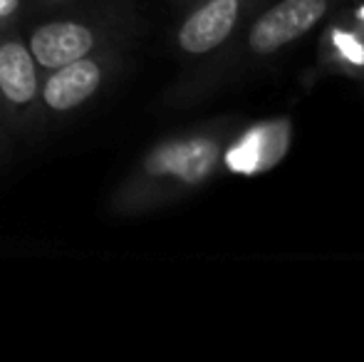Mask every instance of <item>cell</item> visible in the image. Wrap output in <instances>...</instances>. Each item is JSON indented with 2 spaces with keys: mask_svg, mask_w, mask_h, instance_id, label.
Wrapping results in <instances>:
<instances>
[{
  "mask_svg": "<svg viewBox=\"0 0 364 362\" xmlns=\"http://www.w3.org/2000/svg\"><path fill=\"white\" fill-rule=\"evenodd\" d=\"M15 144H18V139H15V137L10 134L3 124H0V166H3L5 161H8V156L13 154Z\"/></svg>",
  "mask_w": 364,
  "mask_h": 362,
  "instance_id": "cell-10",
  "label": "cell"
},
{
  "mask_svg": "<svg viewBox=\"0 0 364 362\" xmlns=\"http://www.w3.org/2000/svg\"><path fill=\"white\" fill-rule=\"evenodd\" d=\"M270 129H273V127H263V129H258V132H253V134H250V139L255 142V149H265V144H268V137H270ZM278 159V156L275 154H265V156H253V154H248L245 156V169H258V166H273V161Z\"/></svg>",
  "mask_w": 364,
  "mask_h": 362,
  "instance_id": "cell-8",
  "label": "cell"
},
{
  "mask_svg": "<svg viewBox=\"0 0 364 362\" xmlns=\"http://www.w3.org/2000/svg\"><path fill=\"white\" fill-rule=\"evenodd\" d=\"M238 0H206L183 18L176 30V45L183 55H208L230 38L238 23Z\"/></svg>",
  "mask_w": 364,
  "mask_h": 362,
  "instance_id": "cell-6",
  "label": "cell"
},
{
  "mask_svg": "<svg viewBox=\"0 0 364 362\" xmlns=\"http://www.w3.org/2000/svg\"><path fill=\"white\" fill-rule=\"evenodd\" d=\"M132 63V40L114 43L60 68L45 70L40 87L43 132H58L75 122L112 90Z\"/></svg>",
  "mask_w": 364,
  "mask_h": 362,
  "instance_id": "cell-3",
  "label": "cell"
},
{
  "mask_svg": "<svg viewBox=\"0 0 364 362\" xmlns=\"http://www.w3.org/2000/svg\"><path fill=\"white\" fill-rule=\"evenodd\" d=\"M45 70L30 53L23 25L0 33V124L20 142L43 139L40 87Z\"/></svg>",
  "mask_w": 364,
  "mask_h": 362,
  "instance_id": "cell-4",
  "label": "cell"
},
{
  "mask_svg": "<svg viewBox=\"0 0 364 362\" xmlns=\"http://www.w3.org/2000/svg\"><path fill=\"white\" fill-rule=\"evenodd\" d=\"M77 0H28V10H25V23L28 20H35L40 15H48L53 10H60L65 5H73Z\"/></svg>",
  "mask_w": 364,
  "mask_h": 362,
  "instance_id": "cell-9",
  "label": "cell"
},
{
  "mask_svg": "<svg viewBox=\"0 0 364 362\" xmlns=\"http://www.w3.org/2000/svg\"><path fill=\"white\" fill-rule=\"evenodd\" d=\"M23 35L40 68H60L114 43L134 40V0H77L23 23Z\"/></svg>",
  "mask_w": 364,
  "mask_h": 362,
  "instance_id": "cell-2",
  "label": "cell"
},
{
  "mask_svg": "<svg viewBox=\"0 0 364 362\" xmlns=\"http://www.w3.org/2000/svg\"><path fill=\"white\" fill-rule=\"evenodd\" d=\"M327 0H283L270 8L248 35L250 50L268 55L305 35L325 15Z\"/></svg>",
  "mask_w": 364,
  "mask_h": 362,
  "instance_id": "cell-5",
  "label": "cell"
},
{
  "mask_svg": "<svg viewBox=\"0 0 364 362\" xmlns=\"http://www.w3.org/2000/svg\"><path fill=\"white\" fill-rule=\"evenodd\" d=\"M28 0H0V33L25 23Z\"/></svg>",
  "mask_w": 364,
  "mask_h": 362,
  "instance_id": "cell-7",
  "label": "cell"
},
{
  "mask_svg": "<svg viewBox=\"0 0 364 362\" xmlns=\"http://www.w3.org/2000/svg\"><path fill=\"white\" fill-rule=\"evenodd\" d=\"M220 161V142L213 134L171 137L136 159L127 176L107 196V213L117 218L139 216L168 196L196 188L211 179Z\"/></svg>",
  "mask_w": 364,
  "mask_h": 362,
  "instance_id": "cell-1",
  "label": "cell"
}]
</instances>
